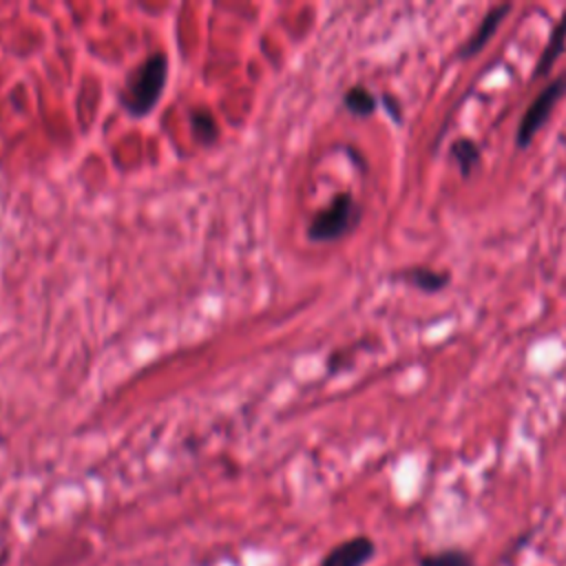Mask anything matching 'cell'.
Masks as SVG:
<instances>
[{"instance_id": "cell-1", "label": "cell", "mask_w": 566, "mask_h": 566, "mask_svg": "<svg viewBox=\"0 0 566 566\" xmlns=\"http://www.w3.org/2000/svg\"><path fill=\"white\" fill-rule=\"evenodd\" d=\"M168 75V60L164 53H150L144 62H139L126 77L124 88L119 93L122 108L133 117L148 115L166 86Z\"/></svg>"}, {"instance_id": "cell-2", "label": "cell", "mask_w": 566, "mask_h": 566, "mask_svg": "<svg viewBox=\"0 0 566 566\" xmlns=\"http://www.w3.org/2000/svg\"><path fill=\"white\" fill-rule=\"evenodd\" d=\"M363 217L360 203L352 192H338L307 223V239L314 243H334L358 228Z\"/></svg>"}, {"instance_id": "cell-3", "label": "cell", "mask_w": 566, "mask_h": 566, "mask_svg": "<svg viewBox=\"0 0 566 566\" xmlns=\"http://www.w3.org/2000/svg\"><path fill=\"white\" fill-rule=\"evenodd\" d=\"M566 95V73L557 75L555 80H551L539 95L528 104V108L524 111L517 130H515V146L520 150L528 148L531 142L535 139V135L542 130V126L548 122L555 104Z\"/></svg>"}, {"instance_id": "cell-4", "label": "cell", "mask_w": 566, "mask_h": 566, "mask_svg": "<svg viewBox=\"0 0 566 566\" xmlns=\"http://www.w3.org/2000/svg\"><path fill=\"white\" fill-rule=\"evenodd\" d=\"M376 553V544L367 535H354L332 546L318 566H365Z\"/></svg>"}, {"instance_id": "cell-5", "label": "cell", "mask_w": 566, "mask_h": 566, "mask_svg": "<svg viewBox=\"0 0 566 566\" xmlns=\"http://www.w3.org/2000/svg\"><path fill=\"white\" fill-rule=\"evenodd\" d=\"M513 7L511 4H497V7H491L489 11H486V15L482 18V22L478 24V29L471 33V38L460 46V51H458V55L460 57H473V55H478L486 44H489V40L495 35V31L500 29V24L504 22V18L509 15V11H511Z\"/></svg>"}, {"instance_id": "cell-6", "label": "cell", "mask_w": 566, "mask_h": 566, "mask_svg": "<svg viewBox=\"0 0 566 566\" xmlns=\"http://www.w3.org/2000/svg\"><path fill=\"white\" fill-rule=\"evenodd\" d=\"M407 285L420 290V292H427V294H433V292H440L449 285V272H442V270H433L429 265H416V268H407L398 274Z\"/></svg>"}, {"instance_id": "cell-7", "label": "cell", "mask_w": 566, "mask_h": 566, "mask_svg": "<svg viewBox=\"0 0 566 566\" xmlns=\"http://www.w3.org/2000/svg\"><path fill=\"white\" fill-rule=\"evenodd\" d=\"M564 46H566V11L564 15L559 18V22L553 27L551 35H548V42L535 64V73H533V80L537 77H544L548 75V71L555 66V62L559 60V55L564 53Z\"/></svg>"}, {"instance_id": "cell-8", "label": "cell", "mask_w": 566, "mask_h": 566, "mask_svg": "<svg viewBox=\"0 0 566 566\" xmlns=\"http://www.w3.org/2000/svg\"><path fill=\"white\" fill-rule=\"evenodd\" d=\"M188 124H190V133L192 137L203 144V146H210L217 142L219 137V126H217V119L212 117L210 111L206 108H190L188 111Z\"/></svg>"}, {"instance_id": "cell-9", "label": "cell", "mask_w": 566, "mask_h": 566, "mask_svg": "<svg viewBox=\"0 0 566 566\" xmlns=\"http://www.w3.org/2000/svg\"><path fill=\"white\" fill-rule=\"evenodd\" d=\"M343 106L356 117H369L378 108V97L369 88L356 84L345 91Z\"/></svg>"}, {"instance_id": "cell-10", "label": "cell", "mask_w": 566, "mask_h": 566, "mask_svg": "<svg viewBox=\"0 0 566 566\" xmlns=\"http://www.w3.org/2000/svg\"><path fill=\"white\" fill-rule=\"evenodd\" d=\"M451 159L458 164L462 177H469L480 161V146L471 137H458L449 148Z\"/></svg>"}, {"instance_id": "cell-11", "label": "cell", "mask_w": 566, "mask_h": 566, "mask_svg": "<svg viewBox=\"0 0 566 566\" xmlns=\"http://www.w3.org/2000/svg\"><path fill=\"white\" fill-rule=\"evenodd\" d=\"M420 566H475V562L464 551L447 548V551L422 555Z\"/></svg>"}, {"instance_id": "cell-12", "label": "cell", "mask_w": 566, "mask_h": 566, "mask_svg": "<svg viewBox=\"0 0 566 566\" xmlns=\"http://www.w3.org/2000/svg\"><path fill=\"white\" fill-rule=\"evenodd\" d=\"M380 102H382L385 111L391 115V119L400 124V122H402V108H400L398 99H396L394 95H387V93H382V95H380Z\"/></svg>"}, {"instance_id": "cell-13", "label": "cell", "mask_w": 566, "mask_h": 566, "mask_svg": "<svg viewBox=\"0 0 566 566\" xmlns=\"http://www.w3.org/2000/svg\"><path fill=\"white\" fill-rule=\"evenodd\" d=\"M7 559H9V553H0V566H2Z\"/></svg>"}]
</instances>
